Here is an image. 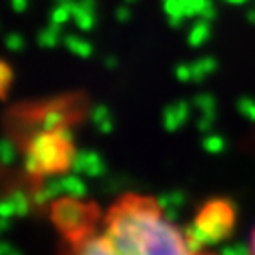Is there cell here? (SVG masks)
<instances>
[{"mask_svg": "<svg viewBox=\"0 0 255 255\" xmlns=\"http://www.w3.org/2000/svg\"><path fill=\"white\" fill-rule=\"evenodd\" d=\"M249 255H255V231L251 235V247H249Z\"/></svg>", "mask_w": 255, "mask_h": 255, "instance_id": "obj_2", "label": "cell"}, {"mask_svg": "<svg viewBox=\"0 0 255 255\" xmlns=\"http://www.w3.org/2000/svg\"><path fill=\"white\" fill-rule=\"evenodd\" d=\"M62 255H205L163 205L141 193L117 197L95 225L69 235Z\"/></svg>", "mask_w": 255, "mask_h": 255, "instance_id": "obj_1", "label": "cell"}]
</instances>
